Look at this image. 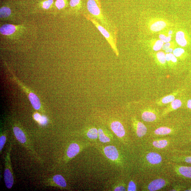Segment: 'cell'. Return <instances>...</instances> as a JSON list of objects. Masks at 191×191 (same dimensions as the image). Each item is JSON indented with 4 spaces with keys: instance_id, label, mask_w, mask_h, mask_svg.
Listing matches in <instances>:
<instances>
[{
    "instance_id": "obj_24",
    "label": "cell",
    "mask_w": 191,
    "mask_h": 191,
    "mask_svg": "<svg viewBox=\"0 0 191 191\" xmlns=\"http://www.w3.org/2000/svg\"><path fill=\"white\" fill-rule=\"evenodd\" d=\"M106 131L101 128L99 129H98L99 139L101 142L104 143L111 141V139L109 137L108 135L106 134Z\"/></svg>"
},
{
    "instance_id": "obj_36",
    "label": "cell",
    "mask_w": 191,
    "mask_h": 191,
    "mask_svg": "<svg viewBox=\"0 0 191 191\" xmlns=\"http://www.w3.org/2000/svg\"><path fill=\"white\" fill-rule=\"evenodd\" d=\"M80 0H71L70 5L72 7H74L78 5L80 3Z\"/></svg>"
},
{
    "instance_id": "obj_1",
    "label": "cell",
    "mask_w": 191,
    "mask_h": 191,
    "mask_svg": "<svg viewBox=\"0 0 191 191\" xmlns=\"http://www.w3.org/2000/svg\"><path fill=\"white\" fill-rule=\"evenodd\" d=\"M12 149L10 146L5 157V169L4 172V180L6 188L10 189L14 184V177L10 159V151Z\"/></svg>"
},
{
    "instance_id": "obj_26",
    "label": "cell",
    "mask_w": 191,
    "mask_h": 191,
    "mask_svg": "<svg viewBox=\"0 0 191 191\" xmlns=\"http://www.w3.org/2000/svg\"><path fill=\"white\" fill-rule=\"evenodd\" d=\"M87 135L90 139L96 140L98 137V130L96 128L92 127L87 131Z\"/></svg>"
},
{
    "instance_id": "obj_41",
    "label": "cell",
    "mask_w": 191,
    "mask_h": 191,
    "mask_svg": "<svg viewBox=\"0 0 191 191\" xmlns=\"http://www.w3.org/2000/svg\"><path fill=\"white\" fill-rule=\"evenodd\" d=\"M96 1H97V3H98V0H96Z\"/></svg>"
},
{
    "instance_id": "obj_38",
    "label": "cell",
    "mask_w": 191,
    "mask_h": 191,
    "mask_svg": "<svg viewBox=\"0 0 191 191\" xmlns=\"http://www.w3.org/2000/svg\"><path fill=\"white\" fill-rule=\"evenodd\" d=\"M41 116L39 114L36 113L34 115V118L35 120L38 122L40 119Z\"/></svg>"
},
{
    "instance_id": "obj_30",
    "label": "cell",
    "mask_w": 191,
    "mask_h": 191,
    "mask_svg": "<svg viewBox=\"0 0 191 191\" xmlns=\"http://www.w3.org/2000/svg\"><path fill=\"white\" fill-rule=\"evenodd\" d=\"M7 135L5 133H1L0 136V151L2 152L7 139Z\"/></svg>"
},
{
    "instance_id": "obj_32",
    "label": "cell",
    "mask_w": 191,
    "mask_h": 191,
    "mask_svg": "<svg viewBox=\"0 0 191 191\" xmlns=\"http://www.w3.org/2000/svg\"><path fill=\"white\" fill-rule=\"evenodd\" d=\"M137 188L135 183L134 182L131 181L129 182L127 191H135L136 190Z\"/></svg>"
},
{
    "instance_id": "obj_40",
    "label": "cell",
    "mask_w": 191,
    "mask_h": 191,
    "mask_svg": "<svg viewBox=\"0 0 191 191\" xmlns=\"http://www.w3.org/2000/svg\"><path fill=\"white\" fill-rule=\"evenodd\" d=\"M185 190L186 191H191V188L188 189H186Z\"/></svg>"
},
{
    "instance_id": "obj_25",
    "label": "cell",
    "mask_w": 191,
    "mask_h": 191,
    "mask_svg": "<svg viewBox=\"0 0 191 191\" xmlns=\"http://www.w3.org/2000/svg\"><path fill=\"white\" fill-rule=\"evenodd\" d=\"M172 129L167 127H161L157 128L154 131L155 135H165L169 134L172 132Z\"/></svg>"
},
{
    "instance_id": "obj_17",
    "label": "cell",
    "mask_w": 191,
    "mask_h": 191,
    "mask_svg": "<svg viewBox=\"0 0 191 191\" xmlns=\"http://www.w3.org/2000/svg\"><path fill=\"white\" fill-rule=\"evenodd\" d=\"M155 62L160 67H165L166 64V54L163 51H159L154 55Z\"/></svg>"
},
{
    "instance_id": "obj_35",
    "label": "cell",
    "mask_w": 191,
    "mask_h": 191,
    "mask_svg": "<svg viewBox=\"0 0 191 191\" xmlns=\"http://www.w3.org/2000/svg\"><path fill=\"white\" fill-rule=\"evenodd\" d=\"M38 122L41 125L44 126V125L47 124L48 122L47 118L45 116H41Z\"/></svg>"
},
{
    "instance_id": "obj_12",
    "label": "cell",
    "mask_w": 191,
    "mask_h": 191,
    "mask_svg": "<svg viewBox=\"0 0 191 191\" xmlns=\"http://www.w3.org/2000/svg\"><path fill=\"white\" fill-rule=\"evenodd\" d=\"M166 181L162 179H157L150 182L148 186L149 191H154L159 190L166 185Z\"/></svg>"
},
{
    "instance_id": "obj_28",
    "label": "cell",
    "mask_w": 191,
    "mask_h": 191,
    "mask_svg": "<svg viewBox=\"0 0 191 191\" xmlns=\"http://www.w3.org/2000/svg\"><path fill=\"white\" fill-rule=\"evenodd\" d=\"M153 144L156 148H163L168 145V142L165 140H155L153 142Z\"/></svg>"
},
{
    "instance_id": "obj_34",
    "label": "cell",
    "mask_w": 191,
    "mask_h": 191,
    "mask_svg": "<svg viewBox=\"0 0 191 191\" xmlns=\"http://www.w3.org/2000/svg\"><path fill=\"white\" fill-rule=\"evenodd\" d=\"M53 2V0H48L44 2L43 4V7L45 9H48L52 5Z\"/></svg>"
},
{
    "instance_id": "obj_14",
    "label": "cell",
    "mask_w": 191,
    "mask_h": 191,
    "mask_svg": "<svg viewBox=\"0 0 191 191\" xmlns=\"http://www.w3.org/2000/svg\"><path fill=\"white\" fill-rule=\"evenodd\" d=\"M80 147L78 144L72 143L70 144L67 151V156L68 159L73 158L80 152Z\"/></svg>"
},
{
    "instance_id": "obj_27",
    "label": "cell",
    "mask_w": 191,
    "mask_h": 191,
    "mask_svg": "<svg viewBox=\"0 0 191 191\" xmlns=\"http://www.w3.org/2000/svg\"><path fill=\"white\" fill-rule=\"evenodd\" d=\"M172 53L177 58H183L186 55L185 50L182 48H175L173 50Z\"/></svg>"
},
{
    "instance_id": "obj_22",
    "label": "cell",
    "mask_w": 191,
    "mask_h": 191,
    "mask_svg": "<svg viewBox=\"0 0 191 191\" xmlns=\"http://www.w3.org/2000/svg\"><path fill=\"white\" fill-rule=\"evenodd\" d=\"M172 34L173 31L172 30L162 32L159 35V39L164 43L170 42L171 41Z\"/></svg>"
},
{
    "instance_id": "obj_4",
    "label": "cell",
    "mask_w": 191,
    "mask_h": 191,
    "mask_svg": "<svg viewBox=\"0 0 191 191\" xmlns=\"http://www.w3.org/2000/svg\"><path fill=\"white\" fill-rule=\"evenodd\" d=\"M167 21L162 19H153L149 21L148 29L152 32H159L165 29L168 26Z\"/></svg>"
},
{
    "instance_id": "obj_20",
    "label": "cell",
    "mask_w": 191,
    "mask_h": 191,
    "mask_svg": "<svg viewBox=\"0 0 191 191\" xmlns=\"http://www.w3.org/2000/svg\"><path fill=\"white\" fill-rule=\"evenodd\" d=\"M164 43L163 41L160 40V39H153L150 40L149 42L151 49L155 51H159L162 49Z\"/></svg>"
},
{
    "instance_id": "obj_10",
    "label": "cell",
    "mask_w": 191,
    "mask_h": 191,
    "mask_svg": "<svg viewBox=\"0 0 191 191\" xmlns=\"http://www.w3.org/2000/svg\"><path fill=\"white\" fill-rule=\"evenodd\" d=\"M104 152L108 158L115 161L119 157V154L115 147L112 146H107L104 148Z\"/></svg>"
},
{
    "instance_id": "obj_31",
    "label": "cell",
    "mask_w": 191,
    "mask_h": 191,
    "mask_svg": "<svg viewBox=\"0 0 191 191\" xmlns=\"http://www.w3.org/2000/svg\"><path fill=\"white\" fill-rule=\"evenodd\" d=\"M175 44L174 42L172 41L164 43L163 46L162 48V49L165 51L166 50L168 49H175Z\"/></svg>"
},
{
    "instance_id": "obj_15",
    "label": "cell",
    "mask_w": 191,
    "mask_h": 191,
    "mask_svg": "<svg viewBox=\"0 0 191 191\" xmlns=\"http://www.w3.org/2000/svg\"><path fill=\"white\" fill-rule=\"evenodd\" d=\"M175 41L182 47H186L188 44V39L186 33L182 30H179L175 34Z\"/></svg>"
},
{
    "instance_id": "obj_2",
    "label": "cell",
    "mask_w": 191,
    "mask_h": 191,
    "mask_svg": "<svg viewBox=\"0 0 191 191\" xmlns=\"http://www.w3.org/2000/svg\"><path fill=\"white\" fill-rule=\"evenodd\" d=\"M13 132L15 137L19 142L24 147L29 150L32 154L35 156V157H37L36 153L33 149L30 140L28 138V136L18 126H15L13 127Z\"/></svg>"
},
{
    "instance_id": "obj_19",
    "label": "cell",
    "mask_w": 191,
    "mask_h": 191,
    "mask_svg": "<svg viewBox=\"0 0 191 191\" xmlns=\"http://www.w3.org/2000/svg\"><path fill=\"white\" fill-rule=\"evenodd\" d=\"M16 27L10 24L4 25L0 28V32L2 34L4 35H10L12 34L16 31Z\"/></svg>"
},
{
    "instance_id": "obj_8",
    "label": "cell",
    "mask_w": 191,
    "mask_h": 191,
    "mask_svg": "<svg viewBox=\"0 0 191 191\" xmlns=\"http://www.w3.org/2000/svg\"><path fill=\"white\" fill-rule=\"evenodd\" d=\"M133 122L134 128L138 137H142L146 134L147 129L144 124L135 118H133Z\"/></svg>"
},
{
    "instance_id": "obj_13",
    "label": "cell",
    "mask_w": 191,
    "mask_h": 191,
    "mask_svg": "<svg viewBox=\"0 0 191 191\" xmlns=\"http://www.w3.org/2000/svg\"><path fill=\"white\" fill-rule=\"evenodd\" d=\"M175 170L179 176L184 179H191V167L179 166Z\"/></svg>"
},
{
    "instance_id": "obj_11",
    "label": "cell",
    "mask_w": 191,
    "mask_h": 191,
    "mask_svg": "<svg viewBox=\"0 0 191 191\" xmlns=\"http://www.w3.org/2000/svg\"><path fill=\"white\" fill-rule=\"evenodd\" d=\"M182 104H183V102L181 99H175L172 102L170 103L168 106L163 111H162V115H165L167 114L170 113L171 112L181 108Z\"/></svg>"
},
{
    "instance_id": "obj_29",
    "label": "cell",
    "mask_w": 191,
    "mask_h": 191,
    "mask_svg": "<svg viewBox=\"0 0 191 191\" xmlns=\"http://www.w3.org/2000/svg\"><path fill=\"white\" fill-rule=\"evenodd\" d=\"M10 9L7 7H3L0 9V16L1 18H5L9 16L11 14Z\"/></svg>"
},
{
    "instance_id": "obj_33",
    "label": "cell",
    "mask_w": 191,
    "mask_h": 191,
    "mask_svg": "<svg viewBox=\"0 0 191 191\" xmlns=\"http://www.w3.org/2000/svg\"><path fill=\"white\" fill-rule=\"evenodd\" d=\"M55 4L56 7L59 10L63 8L65 6L64 0H57Z\"/></svg>"
},
{
    "instance_id": "obj_21",
    "label": "cell",
    "mask_w": 191,
    "mask_h": 191,
    "mask_svg": "<svg viewBox=\"0 0 191 191\" xmlns=\"http://www.w3.org/2000/svg\"><path fill=\"white\" fill-rule=\"evenodd\" d=\"M29 98L33 107L35 109L39 110L40 108L41 104L40 100L36 95L34 93H30L29 94Z\"/></svg>"
},
{
    "instance_id": "obj_39",
    "label": "cell",
    "mask_w": 191,
    "mask_h": 191,
    "mask_svg": "<svg viewBox=\"0 0 191 191\" xmlns=\"http://www.w3.org/2000/svg\"><path fill=\"white\" fill-rule=\"evenodd\" d=\"M186 106L188 109L191 110V99L187 101V104H186Z\"/></svg>"
},
{
    "instance_id": "obj_6",
    "label": "cell",
    "mask_w": 191,
    "mask_h": 191,
    "mask_svg": "<svg viewBox=\"0 0 191 191\" xmlns=\"http://www.w3.org/2000/svg\"><path fill=\"white\" fill-rule=\"evenodd\" d=\"M87 8L89 12L96 18L104 22V17L99 7L95 0H89L87 2Z\"/></svg>"
},
{
    "instance_id": "obj_5",
    "label": "cell",
    "mask_w": 191,
    "mask_h": 191,
    "mask_svg": "<svg viewBox=\"0 0 191 191\" xmlns=\"http://www.w3.org/2000/svg\"><path fill=\"white\" fill-rule=\"evenodd\" d=\"M182 89L176 90L169 95L164 96L156 101L155 103L158 106H162L170 104L176 99L177 97L182 91Z\"/></svg>"
},
{
    "instance_id": "obj_37",
    "label": "cell",
    "mask_w": 191,
    "mask_h": 191,
    "mask_svg": "<svg viewBox=\"0 0 191 191\" xmlns=\"http://www.w3.org/2000/svg\"><path fill=\"white\" fill-rule=\"evenodd\" d=\"M126 190V188H125L124 186H117V187H116V188L115 189V190H114L117 191H125Z\"/></svg>"
},
{
    "instance_id": "obj_16",
    "label": "cell",
    "mask_w": 191,
    "mask_h": 191,
    "mask_svg": "<svg viewBox=\"0 0 191 191\" xmlns=\"http://www.w3.org/2000/svg\"><path fill=\"white\" fill-rule=\"evenodd\" d=\"M147 161L151 164H158L162 161V158L161 155L157 153L150 152L146 156Z\"/></svg>"
},
{
    "instance_id": "obj_9",
    "label": "cell",
    "mask_w": 191,
    "mask_h": 191,
    "mask_svg": "<svg viewBox=\"0 0 191 191\" xmlns=\"http://www.w3.org/2000/svg\"><path fill=\"white\" fill-rule=\"evenodd\" d=\"M110 127L111 130L118 137L122 138L126 135L124 127L119 122L115 121L112 122Z\"/></svg>"
},
{
    "instance_id": "obj_3",
    "label": "cell",
    "mask_w": 191,
    "mask_h": 191,
    "mask_svg": "<svg viewBox=\"0 0 191 191\" xmlns=\"http://www.w3.org/2000/svg\"><path fill=\"white\" fill-rule=\"evenodd\" d=\"M89 19H89L94 24V25L96 26V27L97 28L98 30H99L101 34L103 35V36L105 37V38L106 39L114 51L115 52L117 55L118 56V52L117 48V47H116L115 41H114L113 37L111 36V34H110L104 27H103L101 25H100L97 21L91 18L90 17Z\"/></svg>"
},
{
    "instance_id": "obj_18",
    "label": "cell",
    "mask_w": 191,
    "mask_h": 191,
    "mask_svg": "<svg viewBox=\"0 0 191 191\" xmlns=\"http://www.w3.org/2000/svg\"><path fill=\"white\" fill-rule=\"evenodd\" d=\"M52 181L56 186L58 187L65 188L67 186L66 182L64 178L62 175H57L52 177Z\"/></svg>"
},
{
    "instance_id": "obj_23",
    "label": "cell",
    "mask_w": 191,
    "mask_h": 191,
    "mask_svg": "<svg viewBox=\"0 0 191 191\" xmlns=\"http://www.w3.org/2000/svg\"><path fill=\"white\" fill-rule=\"evenodd\" d=\"M166 63L169 67H173L177 64V58L173 53L166 54Z\"/></svg>"
},
{
    "instance_id": "obj_7",
    "label": "cell",
    "mask_w": 191,
    "mask_h": 191,
    "mask_svg": "<svg viewBox=\"0 0 191 191\" xmlns=\"http://www.w3.org/2000/svg\"><path fill=\"white\" fill-rule=\"evenodd\" d=\"M141 117L143 120L145 122H154L157 118V111L155 109L151 108H147L142 111Z\"/></svg>"
}]
</instances>
